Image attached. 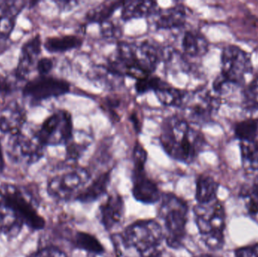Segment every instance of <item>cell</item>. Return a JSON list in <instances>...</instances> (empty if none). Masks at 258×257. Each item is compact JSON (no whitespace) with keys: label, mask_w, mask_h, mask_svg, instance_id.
I'll return each mask as SVG.
<instances>
[{"label":"cell","mask_w":258,"mask_h":257,"mask_svg":"<svg viewBox=\"0 0 258 257\" xmlns=\"http://www.w3.org/2000/svg\"><path fill=\"white\" fill-rule=\"evenodd\" d=\"M239 196L245 202V209L251 215L258 214V177L250 183L244 184L239 191Z\"/></svg>","instance_id":"f1b7e54d"},{"label":"cell","mask_w":258,"mask_h":257,"mask_svg":"<svg viewBox=\"0 0 258 257\" xmlns=\"http://www.w3.org/2000/svg\"><path fill=\"white\" fill-rule=\"evenodd\" d=\"M89 257H106V256H104V253H103V254H89Z\"/></svg>","instance_id":"7bdbcfd3"},{"label":"cell","mask_w":258,"mask_h":257,"mask_svg":"<svg viewBox=\"0 0 258 257\" xmlns=\"http://www.w3.org/2000/svg\"><path fill=\"white\" fill-rule=\"evenodd\" d=\"M252 70L250 54L236 45H228L221 54V75L236 86L245 81V76Z\"/></svg>","instance_id":"9c48e42d"},{"label":"cell","mask_w":258,"mask_h":257,"mask_svg":"<svg viewBox=\"0 0 258 257\" xmlns=\"http://www.w3.org/2000/svg\"><path fill=\"white\" fill-rule=\"evenodd\" d=\"M241 159L247 172H258V142L241 141Z\"/></svg>","instance_id":"83f0119b"},{"label":"cell","mask_w":258,"mask_h":257,"mask_svg":"<svg viewBox=\"0 0 258 257\" xmlns=\"http://www.w3.org/2000/svg\"><path fill=\"white\" fill-rule=\"evenodd\" d=\"M132 192L135 200L145 205H153L160 201L159 187L148 178L145 170H133Z\"/></svg>","instance_id":"4fadbf2b"},{"label":"cell","mask_w":258,"mask_h":257,"mask_svg":"<svg viewBox=\"0 0 258 257\" xmlns=\"http://www.w3.org/2000/svg\"><path fill=\"white\" fill-rule=\"evenodd\" d=\"M158 217L163 223L164 241L172 249L183 246L186 235L189 206L186 201L173 193L161 196Z\"/></svg>","instance_id":"7a4b0ae2"},{"label":"cell","mask_w":258,"mask_h":257,"mask_svg":"<svg viewBox=\"0 0 258 257\" xmlns=\"http://www.w3.org/2000/svg\"><path fill=\"white\" fill-rule=\"evenodd\" d=\"M154 92L161 104L167 107H183L188 98L186 92L176 89L165 81H162Z\"/></svg>","instance_id":"d4e9b609"},{"label":"cell","mask_w":258,"mask_h":257,"mask_svg":"<svg viewBox=\"0 0 258 257\" xmlns=\"http://www.w3.org/2000/svg\"><path fill=\"white\" fill-rule=\"evenodd\" d=\"M118 239L124 248L134 249L141 254L161 247L164 241L163 229L155 220H139L128 226Z\"/></svg>","instance_id":"5b68a950"},{"label":"cell","mask_w":258,"mask_h":257,"mask_svg":"<svg viewBox=\"0 0 258 257\" xmlns=\"http://www.w3.org/2000/svg\"><path fill=\"white\" fill-rule=\"evenodd\" d=\"M0 199L20 216L25 226L32 230H42L45 220L39 212V200L36 192L27 186L14 184L0 185Z\"/></svg>","instance_id":"277c9868"},{"label":"cell","mask_w":258,"mask_h":257,"mask_svg":"<svg viewBox=\"0 0 258 257\" xmlns=\"http://www.w3.org/2000/svg\"><path fill=\"white\" fill-rule=\"evenodd\" d=\"M102 25L103 35L107 38H116L119 35V32L120 30L118 29V27H115L113 24H110L109 22H105L101 24Z\"/></svg>","instance_id":"f35d334b"},{"label":"cell","mask_w":258,"mask_h":257,"mask_svg":"<svg viewBox=\"0 0 258 257\" xmlns=\"http://www.w3.org/2000/svg\"><path fill=\"white\" fill-rule=\"evenodd\" d=\"M125 1H115L104 3L89 11L86 20L91 23L102 24L114 14L116 10L123 6Z\"/></svg>","instance_id":"484cf974"},{"label":"cell","mask_w":258,"mask_h":257,"mask_svg":"<svg viewBox=\"0 0 258 257\" xmlns=\"http://www.w3.org/2000/svg\"><path fill=\"white\" fill-rule=\"evenodd\" d=\"M54 60L51 57H44L39 58L36 63V69L39 75L45 76L51 72L54 68Z\"/></svg>","instance_id":"8d00e7d4"},{"label":"cell","mask_w":258,"mask_h":257,"mask_svg":"<svg viewBox=\"0 0 258 257\" xmlns=\"http://www.w3.org/2000/svg\"><path fill=\"white\" fill-rule=\"evenodd\" d=\"M134 170H145V164L147 161V152L145 148L137 142L133 150Z\"/></svg>","instance_id":"836d02e7"},{"label":"cell","mask_w":258,"mask_h":257,"mask_svg":"<svg viewBox=\"0 0 258 257\" xmlns=\"http://www.w3.org/2000/svg\"><path fill=\"white\" fill-rule=\"evenodd\" d=\"M27 257H68L64 251L56 247L49 245L41 247L36 251L30 253Z\"/></svg>","instance_id":"e575fe53"},{"label":"cell","mask_w":258,"mask_h":257,"mask_svg":"<svg viewBox=\"0 0 258 257\" xmlns=\"http://www.w3.org/2000/svg\"><path fill=\"white\" fill-rule=\"evenodd\" d=\"M197 257H218V256H214V255H212V254H202V255H200V256H197Z\"/></svg>","instance_id":"ee69618b"},{"label":"cell","mask_w":258,"mask_h":257,"mask_svg":"<svg viewBox=\"0 0 258 257\" xmlns=\"http://www.w3.org/2000/svg\"><path fill=\"white\" fill-rule=\"evenodd\" d=\"M16 90V82L15 80L7 75H0V96L3 98L9 96Z\"/></svg>","instance_id":"d590c367"},{"label":"cell","mask_w":258,"mask_h":257,"mask_svg":"<svg viewBox=\"0 0 258 257\" xmlns=\"http://www.w3.org/2000/svg\"><path fill=\"white\" fill-rule=\"evenodd\" d=\"M243 103L247 110L251 111L258 110V77L244 89Z\"/></svg>","instance_id":"4dcf8cb0"},{"label":"cell","mask_w":258,"mask_h":257,"mask_svg":"<svg viewBox=\"0 0 258 257\" xmlns=\"http://www.w3.org/2000/svg\"><path fill=\"white\" fill-rule=\"evenodd\" d=\"M25 226L20 216L0 199V235L13 239L21 234Z\"/></svg>","instance_id":"e0dca14e"},{"label":"cell","mask_w":258,"mask_h":257,"mask_svg":"<svg viewBox=\"0 0 258 257\" xmlns=\"http://www.w3.org/2000/svg\"><path fill=\"white\" fill-rule=\"evenodd\" d=\"M93 137L86 131L74 132L71 140L66 145V158L69 161H77L92 143Z\"/></svg>","instance_id":"603a6c76"},{"label":"cell","mask_w":258,"mask_h":257,"mask_svg":"<svg viewBox=\"0 0 258 257\" xmlns=\"http://www.w3.org/2000/svg\"><path fill=\"white\" fill-rule=\"evenodd\" d=\"M125 211L123 198L119 194L110 195L100 205V223L106 230H111L122 221Z\"/></svg>","instance_id":"9a60e30c"},{"label":"cell","mask_w":258,"mask_h":257,"mask_svg":"<svg viewBox=\"0 0 258 257\" xmlns=\"http://www.w3.org/2000/svg\"><path fill=\"white\" fill-rule=\"evenodd\" d=\"M159 138L165 152L173 159L184 164L194 162L206 146L203 134L186 119L177 116L164 121Z\"/></svg>","instance_id":"6da1fadb"},{"label":"cell","mask_w":258,"mask_h":257,"mask_svg":"<svg viewBox=\"0 0 258 257\" xmlns=\"http://www.w3.org/2000/svg\"><path fill=\"white\" fill-rule=\"evenodd\" d=\"M74 123L69 112L58 110L50 115L34 133L39 143L45 146L65 145L74 135Z\"/></svg>","instance_id":"8992f818"},{"label":"cell","mask_w":258,"mask_h":257,"mask_svg":"<svg viewBox=\"0 0 258 257\" xmlns=\"http://www.w3.org/2000/svg\"><path fill=\"white\" fill-rule=\"evenodd\" d=\"M110 172H105L85 187L76 197L81 203H92L102 197L107 193L110 182Z\"/></svg>","instance_id":"ffe728a7"},{"label":"cell","mask_w":258,"mask_h":257,"mask_svg":"<svg viewBox=\"0 0 258 257\" xmlns=\"http://www.w3.org/2000/svg\"><path fill=\"white\" fill-rule=\"evenodd\" d=\"M159 12V6L153 1H125L122 6L121 18L123 21L147 18Z\"/></svg>","instance_id":"d6986e66"},{"label":"cell","mask_w":258,"mask_h":257,"mask_svg":"<svg viewBox=\"0 0 258 257\" xmlns=\"http://www.w3.org/2000/svg\"><path fill=\"white\" fill-rule=\"evenodd\" d=\"M183 53L191 57H201L209 51V42L204 36L196 30H187L182 38Z\"/></svg>","instance_id":"44dd1931"},{"label":"cell","mask_w":258,"mask_h":257,"mask_svg":"<svg viewBox=\"0 0 258 257\" xmlns=\"http://www.w3.org/2000/svg\"><path fill=\"white\" fill-rule=\"evenodd\" d=\"M90 179V174L86 168L75 167L49 180L47 184V193L57 202H68L76 199Z\"/></svg>","instance_id":"52a82bcc"},{"label":"cell","mask_w":258,"mask_h":257,"mask_svg":"<svg viewBox=\"0 0 258 257\" xmlns=\"http://www.w3.org/2000/svg\"><path fill=\"white\" fill-rule=\"evenodd\" d=\"M257 134L258 119H246L235 126V135L241 141H254Z\"/></svg>","instance_id":"f546056e"},{"label":"cell","mask_w":258,"mask_h":257,"mask_svg":"<svg viewBox=\"0 0 258 257\" xmlns=\"http://www.w3.org/2000/svg\"><path fill=\"white\" fill-rule=\"evenodd\" d=\"M194 218L202 241L212 251L221 250L225 244V207L219 199L207 204H197L194 208Z\"/></svg>","instance_id":"3957f363"},{"label":"cell","mask_w":258,"mask_h":257,"mask_svg":"<svg viewBox=\"0 0 258 257\" xmlns=\"http://www.w3.org/2000/svg\"><path fill=\"white\" fill-rule=\"evenodd\" d=\"M154 25L159 30H171L183 27L187 18V9L183 5L159 11L156 15Z\"/></svg>","instance_id":"ac0fdd59"},{"label":"cell","mask_w":258,"mask_h":257,"mask_svg":"<svg viewBox=\"0 0 258 257\" xmlns=\"http://www.w3.org/2000/svg\"><path fill=\"white\" fill-rule=\"evenodd\" d=\"M83 45V39L74 35L47 37L43 42V47L48 52L63 53L80 48Z\"/></svg>","instance_id":"cb8c5ba5"},{"label":"cell","mask_w":258,"mask_h":257,"mask_svg":"<svg viewBox=\"0 0 258 257\" xmlns=\"http://www.w3.org/2000/svg\"><path fill=\"white\" fill-rule=\"evenodd\" d=\"M235 257H258V242L234 250Z\"/></svg>","instance_id":"74e56055"},{"label":"cell","mask_w":258,"mask_h":257,"mask_svg":"<svg viewBox=\"0 0 258 257\" xmlns=\"http://www.w3.org/2000/svg\"><path fill=\"white\" fill-rule=\"evenodd\" d=\"M5 166H6V162H5L4 153H3V146L0 140V172L4 170Z\"/></svg>","instance_id":"b9f144b4"},{"label":"cell","mask_w":258,"mask_h":257,"mask_svg":"<svg viewBox=\"0 0 258 257\" xmlns=\"http://www.w3.org/2000/svg\"><path fill=\"white\" fill-rule=\"evenodd\" d=\"M131 123L133 125L134 129L136 131L138 134L141 132V128H142V125H141V119L138 117V114L135 112L132 113L129 116Z\"/></svg>","instance_id":"ab89813d"},{"label":"cell","mask_w":258,"mask_h":257,"mask_svg":"<svg viewBox=\"0 0 258 257\" xmlns=\"http://www.w3.org/2000/svg\"><path fill=\"white\" fill-rule=\"evenodd\" d=\"M162 80L160 78L153 75H147L142 78L136 79L135 83V90L139 95L147 93L150 91H156L159 86L162 84Z\"/></svg>","instance_id":"1f68e13d"},{"label":"cell","mask_w":258,"mask_h":257,"mask_svg":"<svg viewBox=\"0 0 258 257\" xmlns=\"http://www.w3.org/2000/svg\"><path fill=\"white\" fill-rule=\"evenodd\" d=\"M236 88H238V86L227 80L221 74L217 76L213 82V90L218 97L228 95Z\"/></svg>","instance_id":"d6a6232c"},{"label":"cell","mask_w":258,"mask_h":257,"mask_svg":"<svg viewBox=\"0 0 258 257\" xmlns=\"http://www.w3.org/2000/svg\"><path fill=\"white\" fill-rule=\"evenodd\" d=\"M27 121L25 108L19 103L12 101L0 111V132L10 136L18 134L23 131Z\"/></svg>","instance_id":"5bb4252c"},{"label":"cell","mask_w":258,"mask_h":257,"mask_svg":"<svg viewBox=\"0 0 258 257\" xmlns=\"http://www.w3.org/2000/svg\"><path fill=\"white\" fill-rule=\"evenodd\" d=\"M220 184L210 175H200L196 182L195 198L197 204H207L218 199Z\"/></svg>","instance_id":"7402d4cb"},{"label":"cell","mask_w":258,"mask_h":257,"mask_svg":"<svg viewBox=\"0 0 258 257\" xmlns=\"http://www.w3.org/2000/svg\"><path fill=\"white\" fill-rule=\"evenodd\" d=\"M74 245L79 250H84L89 254H103L105 253L104 246L99 240L92 234L78 232L74 238Z\"/></svg>","instance_id":"4316f807"},{"label":"cell","mask_w":258,"mask_h":257,"mask_svg":"<svg viewBox=\"0 0 258 257\" xmlns=\"http://www.w3.org/2000/svg\"><path fill=\"white\" fill-rule=\"evenodd\" d=\"M139 255L140 257H163V253L161 247L147 250Z\"/></svg>","instance_id":"60d3db41"},{"label":"cell","mask_w":258,"mask_h":257,"mask_svg":"<svg viewBox=\"0 0 258 257\" xmlns=\"http://www.w3.org/2000/svg\"><path fill=\"white\" fill-rule=\"evenodd\" d=\"M27 2L0 3V38L8 39L15 30L18 16L27 6Z\"/></svg>","instance_id":"2e32d148"},{"label":"cell","mask_w":258,"mask_h":257,"mask_svg":"<svg viewBox=\"0 0 258 257\" xmlns=\"http://www.w3.org/2000/svg\"><path fill=\"white\" fill-rule=\"evenodd\" d=\"M45 148L39 143L34 133L30 137L22 131L9 137L7 155L15 164L30 166L43 158Z\"/></svg>","instance_id":"ba28073f"},{"label":"cell","mask_w":258,"mask_h":257,"mask_svg":"<svg viewBox=\"0 0 258 257\" xmlns=\"http://www.w3.org/2000/svg\"><path fill=\"white\" fill-rule=\"evenodd\" d=\"M42 42L40 34L34 35L26 41L20 51L18 64L14 71V76L17 81H25L28 78L33 65L38 61V57L42 53Z\"/></svg>","instance_id":"7c38bea8"},{"label":"cell","mask_w":258,"mask_h":257,"mask_svg":"<svg viewBox=\"0 0 258 257\" xmlns=\"http://www.w3.org/2000/svg\"><path fill=\"white\" fill-rule=\"evenodd\" d=\"M71 84L66 80L50 75L28 80L23 87L22 95L32 102L39 103L50 98H58L69 93Z\"/></svg>","instance_id":"30bf717a"},{"label":"cell","mask_w":258,"mask_h":257,"mask_svg":"<svg viewBox=\"0 0 258 257\" xmlns=\"http://www.w3.org/2000/svg\"><path fill=\"white\" fill-rule=\"evenodd\" d=\"M219 98L209 91L202 90L188 96L184 105L186 120L189 123L203 125L210 122L219 108Z\"/></svg>","instance_id":"8fae6325"}]
</instances>
